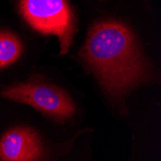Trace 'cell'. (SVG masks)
Masks as SVG:
<instances>
[{
    "label": "cell",
    "instance_id": "3957f363",
    "mask_svg": "<svg viewBox=\"0 0 161 161\" xmlns=\"http://www.w3.org/2000/svg\"><path fill=\"white\" fill-rule=\"evenodd\" d=\"M1 96L31 105L42 114L57 120L69 119L75 111L74 102L64 91L40 82L21 83L8 87L1 92Z\"/></svg>",
    "mask_w": 161,
    "mask_h": 161
},
{
    "label": "cell",
    "instance_id": "6da1fadb",
    "mask_svg": "<svg viewBox=\"0 0 161 161\" xmlns=\"http://www.w3.org/2000/svg\"><path fill=\"white\" fill-rule=\"evenodd\" d=\"M80 54L111 96L123 95L147 72L133 33L121 22L94 25Z\"/></svg>",
    "mask_w": 161,
    "mask_h": 161
},
{
    "label": "cell",
    "instance_id": "7a4b0ae2",
    "mask_svg": "<svg viewBox=\"0 0 161 161\" xmlns=\"http://www.w3.org/2000/svg\"><path fill=\"white\" fill-rule=\"evenodd\" d=\"M20 13L36 30L58 37L66 54L75 35V19L67 0H20Z\"/></svg>",
    "mask_w": 161,
    "mask_h": 161
},
{
    "label": "cell",
    "instance_id": "5b68a950",
    "mask_svg": "<svg viewBox=\"0 0 161 161\" xmlns=\"http://www.w3.org/2000/svg\"><path fill=\"white\" fill-rule=\"evenodd\" d=\"M23 51L19 39L8 31H0V69L16 62Z\"/></svg>",
    "mask_w": 161,
    "mask_h": 161
},
{
    "label": "cell",
    "instance_id": "277c9868",
    "mask_svg": "<svg viewBox=\"0 0 161 161\" xmlns=\"http://www.w3.org/2000/svg\"><path fill=\"white\" fill-rule=\"evenodd\" d=\"M42 155L41 140L29 127L11 129L0 139V160L30 161L38 160Z\"/></svg>",
    "mask_w": 161,
    "mask_h": 161
}]
</instances>
